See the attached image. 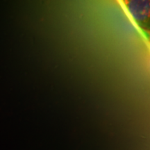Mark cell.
I'll return each mask as SVG.
<instances>
[{"mask_svg": "<svg viewBox=\"0 0 150 150\" xmlns=\"http://www.w3.org/2000/svg\"><path fill=\"white\" fill-rule=\"evenodd\" d=\"M124 2L135 21L150 29V0H129Z\"/></svg>", "mask_w": 150, "mask_h": 150, "instance_id": "obj_1", "label": "cell"}]
</instances>
